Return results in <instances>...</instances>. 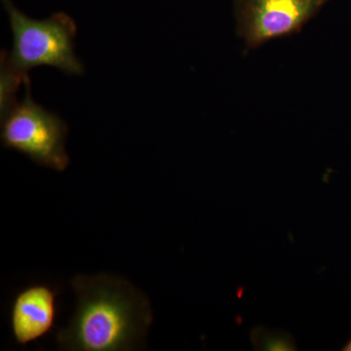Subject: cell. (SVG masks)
<instances>
[{
  "mask_svg": "<svg viewBox=\"0 0 351 351\" xmlns=\"http://www.w3.org/2000/svg\"><path fill=\"white\" fill-rule=\"evenodd\" d=\"M77 297L75 315L57 332L64 350H130L145 337L152 320L151 302L125 279L100 274L71 280Z\"/></svg>",
  "mask_w": 351,
  "mask_h": 351,
  "instance_id": "6da1fadb",
  "label": "cell"
},
{
  "mask_svg": "<svg viewBox=\"0 0 351 351\" xmlns=\"http://www.w3.org/2000/svg\"><path fill=\"white\" fill-rule=\"evenodd\" d=\"M12 32V49L1 56L23 75L38 66H51L68 75H82L85 69L75 54L77 25L64 12L47 19H32L16 7L13 0H1Z\"/></svg>",
  "mask_w": 351,
  "mask_h": 351,
  "instance_id": "7a4b0ae2",
  "label": "cell"
},
{
  "mask_svg": "<svg viewBox=\"0 0 351 351\" xmlns=\"http://www.w3.org/2000/svg\"><path fill=\"white\" fill-rule=\"evenodd\" d=\"M69 128L56 113L34 101L31 82H25V97L1 117V142L6 149L25 154L43 167L63 172L69 167L66 149Z\"/></svg>",
  "mask_w": 351,
  "mask_h": 351,
  "instance_id": "3957f363",
  "label": "cell"
},
{
  "mask_svg": "<svg viewBox=\"0 0 351 351\" xmlns=\"http://www.w3.org/2000/svg\"><path fill=\"white\" fill-rule=\"evenodd\" d=\"M328 0H234L237 34L246 49L299 34Z\"/></svg>",
  "mask_w": 351,
  "mask_h": 351,
  "instance_id": "277c9868",
  "label": "cell"
},
{
  "mask_svg": "<svg viewBox=\"0 0 351 351\" xmlns=\"http://www.w3.org/2000/svg\"><path fill=\"white\" fill-rule=\"evenodd\" d=\"M56 295L49 286L36 284L16 295L11 307V328L19 345H29L51 331L56 318Z\"/></svg>",
  "mask_w": 351,
  "mask_h": 351,
  "instance_id": "5b68a950",
  "label": "cell"
},
{
  "mask_svg": "<svg viewBox=\"0 0 351 351\" xmlns=\"http://www.w3.org/2000/svg\"><path fill=\"white\" fill-rule=\"evenodd\" d=\"M0 73V113L1 117L17 104V92L21 84H25L29 75H23L14 71L1 56Z\"/></svg>",
  "mask_w": 351,
  "mask_h": 351,
  "instance_id": "8992f818",
  "label": "cell"
},
{
  "mask_svg": "<svg viewBox=\"0 0 351 351\" xmlns=\"http://www.w3.org/2000/svg\"><path fill=\"white\" fill-rule=\"evenodd\" d=\"M251 341L256 350H297V346L292 335L280 330H267L262 326L256 327L251 332Z\"/></svg>",
  "mask_w": 351,
  "mask_h": 351,
  "instance_id": "52a82bcc",
  "label": "cell"
},
{
  "mask_svg": "<svg viewBox=\"0 0 351 351\" xmlns=\"http://www.w3.org/2000/svg\"><path fill=\"white\" fill-rule=\"evenodd\" d=\"M343 350L345 351H351V339L350 341H348V343L345 346V348H343Z\"/></svg>",
  "mask_w": 351,
  "mask_h": 351,
  "instance_id": "ba28073f",
  "label": "cell"
}]
</instances>
